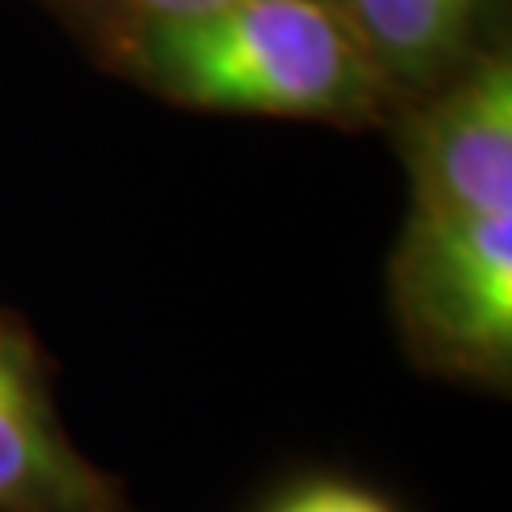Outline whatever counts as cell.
I'll return each instance as SVG.
<instances>
[{
	"label": "cell",
	"instance_id": "3",
	"mask_svg": "<svg viewBox=\"0 0 512 512\" xmlns=\"http://www.w3.org/2000/svg\"><path fill=\"white\" fill-rule=\"evenodd\" d=\"M410 209L512 213V61L475 54L406 126Z\"/></svg>",
	"mask_w": 512,
	"mask_h": 512
},
{
	"label": "cell",
	"instance_id": "4",
	"mask_svg": "<svg viewBox=\"0 0 512 512\" xmlns=\"http://www.w3.org/2000/svg\"><path fill=\"white\" fill-rule=\"evenodd\" d=\"M0 512H129L118 478L73 444L38 338L0 308Z\"/></svg>",
	"mask_w": 512,
	"mask_h": 512
},
{
	"label": "cell",
	"instance_id": "1",
	"mask_svg": "<svg viewBox=\"0 0 512 512\" xmlns=\"http://www.w3.org/2000/svg\"><path fill=\"white\" fill-rule=\"evenodd\" d=\"M133 73L202 110L361 122L387 84L334 0H232L186 19H145L126 38Z\"/></svg>",
	"mask_w": 512,
	"mask_h": 512
},
{
	"label": "cell",
	"instance_id": "7",
	"mask_svg": "<svg viewBox=\"0 0 512 512\" xmlns=\"http://www.w3.org/2000/svg\"><path fill=\"white\" fill-rule=\"evenodd\" d=\"M114 8H122L133 16V23H145V19H186V16H202L213 8H224L232 0H107Z\"/></svg>",
	"mask_w": 512,
	"mask_h": 512
},
{
	"label": "cell",
	"instance_id": "5",
	"mask_svg": "<svg viewBox=\"0 0 512 512\" xmlns=\"http://www.w3.org/2000/svg\"><path fill=\"white\" fill-rule=\"evenodd\" d=\"M342 8L387 92H433L478 54L497 0H346Z\"/></svg>",
	"mask_w": 512,
	"mask_h": 512
},
{
	"label": "cell",
	"instance_id": "6",
	"mask_svg": "<svg viewBox=\"0 0 512 512\" xmlns=\"http://www.w3.org/2000/svg\"><path fill=\"white\" fill-rule=\"evenodd\" d=\"M258 512H403L384 494L349 478H304L274 494Z\"/></svg>",
	"mask_w": 512,
	"mask_h": 512
},
{
	"label": "cell",
	"instance_id": "2",
	"mask_svg": "<svg viewBox=\"0 0 512 512\" xmlns=\"http://www.w3.org/2000/svg\"><path fill=\"white\" fill-rule=\"evenodd\" d=\"M387 285L406 353L425 372L509 391L512 213L410 209Z\"/></svg>",
	"mask_w": 512,
	"mask_h": 512
}]
</instances>
